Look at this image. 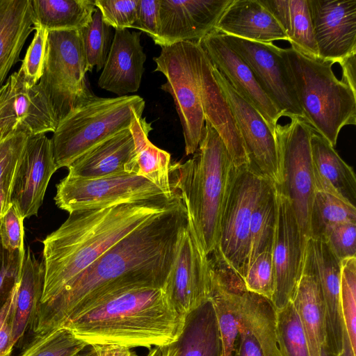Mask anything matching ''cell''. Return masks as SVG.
I'll return each instance as SVG.
<instances>
[{
	"label": "cell",
	"instance_id": "obj_1",
	"mask_svg": "<svg viewBox=\"0 0 356 356\" xmlns=\"http://www.w3.org/2000/svg\"><path fill=\"white\" fill-rule=\"evenodd\" d=\"M187 222L186 209L178 194L169 207L120 240L56 296L40 303L32 327L34 335L62 327L104 290L136 284L163 286Z\"/></svg>",
	"mask_w": 356,
	"mask_h": 356
},
{
	"label": "cell",
	"instance_id": "obj_2",
	"mask_svg": "<svg viewBox=\"0 0 356 356\" xmlns=\"http://www.w3.org/2000/svg\"><path fill=\"white\" fill-rule=\"evenodd\" d=\"M187 319L177 308L164 286L136 284L98 293L62 327L70 330L88 346L149 350L176 343L184 332Z\"/></svg>",
	"mask_w": 356,
	"mask_h": 356
},
{
	"label": "cell",
	"instance_id": "obj_3",
	"mask_svg": "<svg viewBox=\"0 0 356 356\" xmlns=\"http://www.w3.org/2000/svg\"><path fill=\"white\" fill-rule=\"evenodd\" d=\"M118 204L76 211L43 240L44 280L40 303L56 296L76 275L113 245L177 198Z\"/></svg>",
	"mask_w": 356,
	"mask_h": 356
},
{
	"label": "cell",
	"instance_id": "obj_4",
	"mask_svg": "<svg viewBox=\"0 0 356 356\" xmlns=\"http://www.w3.org/2000/svg\"><path fill=\"white\" fill-rule=\"evenodd\" d=\"M235 170L225 143L207 121L193 156L170 166L172 188L184 202L188 220L207 256L218 245L221 219Z\"/></svg>",
	"mask_w": 356,
	"mask_h": 356
},
{
	"label": "cell",
	"instance_id": "obj_5",
	"mask_svg": "<svg viewBox=\"0 0 356 356\" xmlns=\"http://www.w3.org/2000/svg\"><path fill=\"white\" fill-rule=\"evenodd\" d=\"M305 120L333 147L341 129L356 124V94L332 70L334 62L280 48Z\"/></svg>",
	"mask_w": 356,
	"mask_h": 356
},
{
	"label": "cell",
	"instance_id": "obj_6",
	"mask_svg": "<svg viewBox=\"0 0 356 356\" xmlns=\"http://www.w3.org/2000/svg\"><path fill=\"white\" fill-rule=\"evenodd\" d=\"M145 101L138 95L113 98L94 95L57 124L51 143L57 168L73 162L101 143L129 129L142 117Z\"/></svg>",
	"mask_w": 356,
	"mask_h": 356
},
{
	"label": "cell",
	"instance_id": "obj_7",
	"mask_svg": "<svg viewBox=\"0 0 356 356\" xmlns=\"http://www.w3.org/2000/svg\"><path fill=\"white\" fill-rule=\"evenodd\" d=\"M87 72L79 30L49 31L38 85L58 122L95 95L87 86Z\"/></svg>",
	"mask_w": 356,
	"mask_h": 356
},
{
	"label": "cell",
	"instance_id": "obj_8",
	"mask_svg": "<svg viewBox=\"0 0 356 356\" xmlns=\"http://www.w3.org/2000/svg\"><path fill=\"white\" fill-rule=\"evenodd\" d=\"M313 129L299 118L291 119L274 129L282 184L277 186L292 206L301 234L307 243L310 238L309 219L316 191L310 139Z\"/></svg>",
	"mask_w": 356,
	"mask_h": 356
},
{
	"label": "cell",
	"instance_id": "obj_9",
	"mask_svg": "<svg viewBox=\"0 0 356 356\" xmlns=\"http://www.w3.org/2000/svg\"><path fill=\"white\" fill-rule=\"evenodd\" d=\"M270 183L248 165L236 167L221 219L218 245L213 252L243 280L249 265L252 212Z\"/></svg>",
	"mask_w": 356,
	"mask_h": 356
},
{
	"label": "cell",
	"instance_id": "obj_10",
	"mask_svg": "<svg viewBox=\"0 0 356 356\" xmlns=\"http://www.w3.org/2000/svg\"><path fill=\"white\" fill-rule=\"evenodd\" d=\"M191 42H180L161 47L154 57V72H161L166 82L161 89L170 93L183 128L185 152L193 154L202 137L205 120L196 79Z\"/></svg>",
	"mask_w": 356,
	"mask_h": 356
},
{
	"label": "cell",
	"instance_id": "obj_11",
	"mask_svg": "<svg viewBox=\"0 0 356 356\" xmlns=\"http://www.w3.org/2000/svg\"><path fill=\"white\" fill-rule=\"evenodd\" d=\"M171 197L146 178L124 173L96 179L67 175L57 184L54 200L70 213Z\"/></svg>",
	"mask_w": 356,
	"mask_h": 356
},
{
	"label": "cell",
	"instance_id": "obj_12",
	"mask_svg": "<svg viewBox=\"0 0 356 356\" xmlns=\"http://www.w3.org/2000/svg\"><path fill=\"white\" fill-rule=\"evenodd\" d=\"M275 186L277 217L272 248L274 291L270 302L277 312L292 301L302 275L307 243L289 200Z\"/></svg>",
	"mask_w": 356,
	"mask_h": 356
},
{
	"label": "cell",
	"instance_id": "obj_13",
	"mask_svg": "<svg viewBox=\"0 0 356 356\" xmlns=\"http://www.w3.org/2000/svg\"><path fill=\"white\" fill-rule=\"evenodd\" d=\"M210 264L193 226L181 229L164 289L179 311L187 317L209 300Z\"/></svg>",
	"mask_w": 356,
	"mask_h": 356
},
{
	"label": "cell",
	"instance_id": "obj_14",
	"mask_svg": "<svg viewBox=\"0 0 356 356\" xmlns=\"http://www.w3.org/2000/svg\"><path fill=\"white\" fill-rule=\"evenodd\" d=\"M211 69L234 114L248 158V166L265 179L280 186L282 175L274 131L213 65Z\"/></svg>",
	"mask_w": 356,
	"mask_h": 356
},
{
	"label": "cell",
	"instance_id": "obj_15",
	"mask_svg": "<svg viewBox=\"0 0 356 356\" xmlns=\"http://www.w3.org/2000/svg\"><path fill=\"white\" fill-rule=\"evenodd\" d=\"M221 34V33H220ZM250 67L260 87L282 116L305 120L280 47L221 34Z\"/></svg>",
	"mask_w": 356,
	"mask_h": 356
},
{
	"label": "cell",
	"instance_id": "obj_16",
	"mask_svg": "<svg viewBox=\"0 0 356 356\" xmlns=\"http://www.w3.org/2000/svg\"><path fill=\"white\" fill-rule=\"evenodd\" d=\"M57 124L38 83L30 87L17 71L0 88V134H45L54 132Z\"/></svg>",
	"mask_w": 356,
	"mask_h": 356
},
{
	"label": "cell",
	"instance_id": "obj_17",
	"mask_svg": "<svg viewBox=\"0 0 356 356\" xmlns=\"http://www.w3.org/2000/svg\"><path fill=\"white\" fill-rule=\"evenodd\" d=\"M232 0H160L154 43L160 47L180 42L199 43L214 31Z\"/></svg>",
	"mask_w": 356,
	"mask_h": 356
},
{
	"label": "cell",
	"instance_id": "obj_18",
	"mask_svg": "<svg viewBox=\"0 0 356 356\" xmlns=\"http://www.w3.org/2000/svg\"><path fill=\"white\" fill-rule=\"evenodd\" d=\"M318 58L340 63L356 53V0H307Z\"/></svg>",
	"mask_w": 356,
	"mask_h": 356
},
{
	"label": "cell",
	"instance_id": "obj_19",
	"mask_svg": "<svg viewBox=\"0 0 356 356\" xmlns=\"http://www.w3.org/2000/svg\"><path fill=\"white\" fill-rule=\"evenodd\" d=\"M58 170L51 140L29 136L14 179L10 201L24 219L37 216L53 174Z\"/></svg>",
	"mask_w": 356,
	"mask_h": 356
},
{
	"label": "cell",
	"instance_id": "obj_20",
	"mask_svg": "<svg viewBox=\"0 0 356 356\" xmlns=\"http://www.w3.org/2000/svg\"><path fill=\"white\" fill-rule=\"evenodd\" d=\"M193 54L205 121L218 132L236 167L249 165L244 143L232 111L213 72L212 64L198 43Z\"/></svg>",
	"mask_w": 356,
	"mask_h": 356
},
{
	"label": "cell",
	"instance_id": "obj_21",
	"mask_svg": "<svg viewBox=\"0 0 356 356\" xmlns=\"http://www.w3.org/2000/svg\"><path fill=\"white\" fill-rule=\"evenodd\" d=\"M198 44L211 64L231 86L260 113L274 131L282 115L263 91L247 63L219 33H210Z\"/></svg>",
	"mask_w": 356,
	"mask_h": 356
},
{
	"label": "cell",
	"instance_id": "obj_22",
	"mask_svg": "<svg viewBox=\"0 0 356 356\" xmlns=\"http://www.w3.org/2000/svg\"><path fill=\"white\" fill-rule=\"evenodd\" d=\"M305 255L316 273L324 304L325 345L328 353L339 356L343 346L344 324L340 303L341 261L321 238H309Z\"/></svg>",
	"mask_w": 356,
	"mask_h": 356
},
{
	"label": "cell",
	"instance_id": "obj_23",
	"mask_svg": "<svg viewBox=\"0 0 356 356\" xmlns=\"http://www.w3.org/2000/svg\"><path fill=\"white\" fill-rule=\"evenodd\" d=\"M237 314L239 328L234 356H281L275 329L276 312L268 300L252 293L241 296L240 293Z\"/></svg>",
	"mask_w": 356,
	"mask_h": 356
},
{
	"label": "cell",
	"instance_id": "obj_24",
	"mask_svg": "<svg viewBox=\"0 0 356 356\" xmlns=\"http://www.w3.org/2000/svg\"><path fill=\"white\" fill-rule=\"evenodd\" d=\"M139 32L115 30L110 50L97 81L99 87L118 97L138 90L145 54L140 44Z\"/></svg>",
	"mask_w": 356,
	"mask_h": 356
},
{
	"label": "cell",
	"instance_id": "obj_25",
	"mask_svg": "<svg viewBox=\"0 0 356 356\" xmlns=\"http://www.w3.org/2000/svg\"><path fill=\"white\" fill-rule=\"evenodd\" d=\"M209 258L210 297L217 321L222 356H234L238 335V302L245 286L241 277L216 253Z\"/></svg>",
	"mask_w": 356,
	"mask_h": 356
},
{
	"label": "cell",
	"instance_id": "obj_26",
	"mask_svg": "<svg viewBox=\"0 0 356 356\" xmlns=\"http://www.w3.org/2000/svg\"><path fill=\"white\" fill-rule=\"evenodd\" d=\"M214 31L254 42L288 41L279 22L260 0H232Z\"/></svg>",
	"mask_w": 356,
	"mask_h": 356
},
{
	"label": "cell",
	"instance_id": "obj_27",
	"mask_svg": "<svg viewBox=\"0 0 356 356\" xmlns=\"http://www.w3.org/2000/svg\"><path fill=\"white\" fill-rule=\"evenodd\" d=\"M310 144L316 190L355 207L356 177L353 168L325 138L314 130Z\"/></svg>",
	"mask_w": 356,
	"mask_h": 356
},
{
	"label": "cell",
	"instance_id": "obj_28",
	"mask_svg": "<svg viewBox=\"0 0 356 356\" xmlns=\"http://www.w3.org/2000/svg\"><path fill=\"white\" fill-rule=\"evenodd\" d=\"M134 149V138L129 128L80 156L67 168V175L96 179L128 173V164Z\"/></svg>",
	"mask_w": 356,
	"mask_h": 356
},
{
	"label": "cell",
	"instance_id": "obj_29",
	"mask_svg": "<svg viewBox=\"0 0 356 356\" xmlns=\"http://www.w3.org/2000/svg\"><path fill=\"white\" fill-rule=\"evenodd\" d=\"M292 302L300 319L311 356H321L326 341L324 304L316 273L306 255Z\"/></svg>",
	"mask_w": 356,
	"mask_h": 356
},
{
	"label": "cell",
	"instance_id": "obj_30",
	"mask_svg": "<svg viewBox=\"0 0 356 356\" xmlns=\"http://www.w3.org/2000/svg\"><path fill=\"white\" fill-rule=\"evenodd\" d=\"M33 30L31 0H0V88Z\"/></svg>",
	"mask_w": 356,
	"mask_h": 356
},
{
	"label": "cell",
	"instance_id": "obj_31",
	"mask_svg": "<svg viewBox=\"0 0 356 356\" xmlns=\"http://www.w3.org/2000/svg\"><path fill=\"white\" fill-rule=\"evenodd\" d=\"M129 129L134 138V149L127 172L146 178L165 195L172 196L175 191L170 181V154L149 141L148 134L152 129L151 123L138 116Z\"/></svg>",
	"mask_w": 356,
	"mask_h": 356
},
{
	"label": "cell",
	"instance_id": "obj_32",
	"mask_svg": "<svg viewBox=\"0 0 356 356\" xmlns=\"http://www.w3.org/2000/svg\"><path fill=\"white\" fill-rule=\"evenodd\" d=\"M44 280L42 261L29 248L25 252L13 316V341L15 344L31 329L40 303Z\"/></svg>",
	"mask_w": 356,
	"mask_h": 356
},
{
	"label": "cell",
	"instance_id": "obj_33",
	"mask_svg": "<svg viewBox=\"0 0 356 356\" xmlns=\"http://www.w3.org/2000/svg\"><path fill=\"white\" fill-rule=\"evenodd\" d=\"M260 1L279 22L292 48L318 58L307 0Z\"/></svg>",
	"mask_w": 356,
	"mask_h": 356
},
{
	"label": "cell",
	"instance_id": "obj_34",
	"mask_svg": "<svg viewBox=\"0 0 356 356\" xmlns=\"http://www.w3.org/2000/svg\"><path fill=\"white\" fill-rule=\"evenodd\" d=\"M177 345L178 356H222L217 321L210 300L188 316Z\"/></svg>",
	"mask_w": 356,
	"mask_h": 356
},
{
	"label": "cell",
	"instance_id": "obj_35",
	"mask_svg": "<svg viewBox=\"0 0 356 356\" xmlns=\"http://www.w3.org/2000/svg\"><path fill=\"white\" fill-rule=\"evenodd\" d=\"M34 24L49 31L79 30L91 20L96 7L90 0H31Z\"/></svg>",
	"mask_w": 356,
	"mask_h": 356
},
{
	"label": "cell",
	"instance_id": "obj_36",
	"mask_svg": "<svg viewBox=\"0 0 356 356\" xmlns=\"http://www.w3.org/2000/svg\"><path fill=\"white\" fill-rule=\"evenodd\" d=\"M277 217L275 186L270 183L252 212L249 265L259 254L272 250Z\"/></svg>",
	"mask_w": 356,
	"mask_h": 356
},
{
	"label": "cell",
	"instance_id": "obj_37",
	"mask_svg": "<svg viewBox=\"0 0 356 356\" xmlns=\"http://www.w3.org/2000/svg\"><path fill=\"white\" fill-rule=\"evenodd\" d=\"M346 221L356 222V207L316 190L309 219L310 238H322L329 227Z\"/></svg>",
	"mask_w": 356,
	"mask_h": 356
},
{
	"label": "cell",
	"instance_id": "obj_38",
	"mask_svg": "<svg viewBox=\"0 0 356 356\" xmlns=\"http://www.w3.org/2000/svg\"><path fill=\"white\" fill-rule=\"evenodd\" d=\"M112 29L96 8L90 22L79 30L88 72L95 67L97 72L104 67L113 38Z\"/></svg>",
	"mask_w": 356,
	"mask_h": 356
},
{
	"label": "cell",
	"instance_id": "obj_39",
	"mask_svg": "<svg viewBox=\"0 0 356 356\" xmlns=\"http://www.w3.org/2000/svg\"><path fill=\"white\" fill-rule=\"evenodd\" d=\"M275 312L276 334L281 356H311L306 335L292 301Z\"/></svg>",
	"mask_w": 356,
	"mask_h": 356
},
{
	"label": "cell",
	"instance_id": "obj_40",
	"mask_svg": "<svg viewBox=\"0 0 356 356\" xmlns=\"http://www.w3.org/2000/svg\"><path fill=\"white\" fill-rule=\"evenodd\" d=\"M87 346L70 330L61 327L34 335L33 340L18 356H76Z\"/></svg>",
	"mask_w": 356,
	"mask_h": 356
},
{
	"label": "cell",
	"instance_id": "obj_41",
	"mask_svg": "<svg viewBox=\"0 0 356 356\" xmlns=\"http://www.w3.org/2000/svg\"><path fill=\"white\" fill-rule=\"evenodd\" d=\"M340 303L344 327L356 353V257L341 261Z\"/></svg>",
	"mask_w": 356,
	"mask_h": 356
},
{
	"label": "cell",
	"instance_id": "obj_42",
	"mask_svg": "<svg viewBox=\"0 0 356 356\" xmlns=\"http://www.w3.org/2000/svg\"><path fill=\"white\" fill-rule=\"evenodd\" d=\"M28 137L22 133L0 134V187L10 200L14 179Z\"/></svg>",
	"mask_w": 356,
	"mask_h": 356
},
{
	"label": "cell",
	"instance_id": "obj_43",
	"mask_svg": "<svg viewBox=\"0 0 356 356\" xmlns=\"http://www.w3.org/2000/svg\"><path fill=\"white\" fill-rule=\"evenodd\" d=\"M243 283L247 291L271 300L274 291L272 250L257 255L248 266Z\"/></svg>",
	"mask_w": 356,
	"mask_h": 356
},
{
	"label": "cell",
	"instance_id": "obj_44",
	"mask_svg": "<svg viewBox=\"0 0 356 356\" xmlns=\"http://www.w3.org/2000/svg\"><path fill=\"white\" fill-rule=\"evenodd\" d=\"M35 34L28 47L19 70L30 87L38 84L42 72L44 62L48 31L39 24H34Z\"/></svg>",
	"mask_w": 356,
	"mask_h": 356
},
{
	"label": "cell",
	"instance_id": "obj_45",
	"mask_svg": "<svg viewBox=\"0 0 356 356\" xmlns=\"http://www.w3.org/2000/svg\"><path fill=\"white\" fill-rule=\"evenodd\" d=\"M106 24L115 30L133 28L136 19L138 0H95Z\"/></svg>",
	"mask_w": 356,
	"mask_h": 356
},
{
	"label": "cell",
	"instance_id": "obj_46",
	"mask_svg": "<svg viewBox=\"0 0 356 356\" xmlns=\"http://www.w3.org/2000/svg\"><path fill=\"white\" fill-rule=\"evenodd\" d=\"M321 239L326 242L340 261L356 257V222L336 224L325 231Z\"/></svg>",
	"mask_w": 356,
	"mask_h": 356
},
{
	"label": "cell",
	"instance_id": "obj_47",
	"mask_svg": "<svg viewBox=\"0 0 356 356\" xmlns=\"http://www.w3.org/2000/svg\"><path fill=\"white\" fill-rule=\"evenodd\" d=\"M24 254L8 251L0 240V307L20 280Z\"/></svg>",
	"mask_w": 356,
	"mask_h": 356
},
{
	"label": "cell",
	"instance_id": "obj_48",
	"mask_svg": "<svg viewBox=\"0 0 356 356\" xmlns=\"http://www.w3.org/2000/svg\"><path fill=\"white\" fill-rule=\"evenodd\" d=\"M24 220L13 204L0 219V240L2 245L11 252L25 254Z\"/></svg>",
	"mask_w": 356,
	"mask_h": 356
},
{
	"label": "cell",
	"instance_id": "obj_49",
	"mask_svg": "<svg viewBox=\"0 0 356 356\" xmlns=\"http://www.w3.org/2000/svg\"><path fill=\"white\" fill-rule=\"evenodd\" d=\"M19 282L0 307V356H10L15 346L13 332V316Z\"/></svg>",
	"mask_w": 356,
	"mask_h": 356
},
{
	"label": "cell",
	"instance_id": "obj_50",
	"mask_svg": "<svg viewBox=\"0 0 356 356\" xmlns=\"http://www.w3.org/2000/svg\"><path fill=\"white\" fill-rule=\"evenodd\" d=\"M159 8L160 0H138L133 28L142 31L154 40L158 32Z\"/></svg>",
	"mask_w": 356,
	"mask_h": 356
},
{
	"label": "cell",
	"instance_id": "obj_51",
	"mask_svg": "<svg viewBox=\"0 0 356 356\" xmlns=\"http://www.w3.org/2000/svg\"><path fill=\"white\" fill-rule=\"evenodd\" d=\"M339 64L342 69L341 81L356 94V53L346 57Z\"/></svg>",
	"mask_w": 356,
	"mask_h": 356
},
{
	"label": "cell",
	"instance_id": "obj_52",
	"mask_svg": "<svg viewBox=\"0 0 356 356\" xmlns=\"http://www.w3.org/2000/svg\"><path fill=\"white\" fill-rule=\"evenodd\" d=\"M97 356H138L130 348L118 346H93Z\"/></svg>",
	"mask_w": 356,
	"mask_h": 356
},
{
	"label": "cell",
	"instance_id": "obj_53",
	"mask_svg": "<svg viewBox=\"0 0 356 356\" xmlns=\"http://www.w3.org/2000/svg\"><path fill=\"white\" fill-rule=\"evenodd\" d=\"M177 343L165 347H154L149 349L145 356H178Z\"/></svg>",
	"mask_w": 356,
	"mask_h": 356
},
{
	"label": "cell",
	"instance_id": "obj_54",
	"mask_svg": "<svg viewBox=\"0 0 356 356\" xmlns=\"http://www.w3.org/2000/svg\"><path fill=\"white\" fill-rule=\"evenodd\" d=\"M339 356H356V353L353 350L345 327L343 330L342 350Z\"/></svg>",
	"mask_w": 356,
	"mask_h": 356
},
{
	"label": "cell",
	"instance_id": "obj_55",
	"mask_svg": "<svg viewBox=\"0 0 356 356\" xmlns=\"http://www.w3.org/2000/svg\"><path fill=\"white\" fill-rule=\"evenodd\" d=\"M11 206L10 200L6 196L3 189L0 187V219Z\"/></svg>",
	"mask_w": 356,
	"mask_h": 356
},
{
	"label": "cell",
	"instance_id": "obj_56",
	"mask_svg": "<svg viewBox=\"0 0 356 356\" xmlns=\"http://www.w3.org/2000/svg\"><path fill=\"white\" fill-rule=\"evenodd\" d=\"M76 356H97L95 348L91 346H88L83 351Z\"/></svg>",
	"mask_w": 356,
	"mask_h": 356
},
{
	"label": "cell",
	"instance_id": "obj_57",
	"mask_svg": "<svg viewBox=\"0 0 356 356\" xmlns=\"http://www.w3.org/2000/svg\"><path fill=\"white\" fill-rule=\"evenodd\" d=\"M321 356H332L331 355L327 350V348H326V346H325V343L323 344V346H322L321 348Z\"/></svg>",
	"mask_w": 356,
	"mask_h": 356
}]
</instances>
